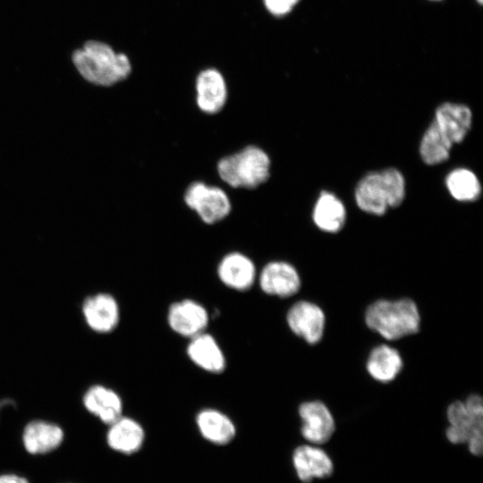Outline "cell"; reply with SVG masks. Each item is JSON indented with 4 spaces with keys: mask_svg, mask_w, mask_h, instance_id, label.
I'll return each instance as SVG.
<instances>
[{
    "mask_svg": "<svg viewBox=\"0 0 483 483\" xmlns=\"http://www.w3.org/2000/svg\"><path fill=\"white\" fill-rule=\"evenodd\" d=\"M446 437L453 444H467L475 436H483V403L478 394L465 402L455 401L447 408Z\"/></svg>",
    "mask_w": 483,
    "mask_h": 483,
    "instance_id": "8992f818",
    "label": "cell"
},
{
    "mask_svg": "<svg viewBox=\"0 0 483 483\" xmlns=\"http://www.w3.org/2000/svg\"><path fill=\"white\" fill-rule=\"evenodd\" d=\"M299 0H263L267 11L275 15L283 16L289 13Z\"/></svg>",
    "mask_w": 483,
    "mask_h": 483,
    "instance_id": "d4e9b609",
    "label": "cell"
},
{
    "mask_svg": "<svg viewBox=\"0 0 483 483\" xmlns=\"http://www.w3.org/2000/svg\"><path fill=\"white\" fill-rule=\"evenodd\" d=\"M66 483H68V482H66Z\"/></svg>",
    "mask_w": 483,
    "mask_h": 483,
    "instance_id": "83f0119b",
    "label": "cell"
},
{
    "mask_svg": "<svg viewBox=\"0 0 483 483\" xmlns=\"http://www.w3.org/2000/svg\"><path fill=\"white\" fill-rule=\"evenodd\" d=\"M257 279L262 292L270 296L288 298L296 294L301 288V277L297 269L283 260L267 263Z\"/></svg>",
    "mask_w": 483,
    "mask_h": 483,
    "instance_id": "30bf717a",
    "label": "cell"
},
{
    "mask_svg": "<svg viewBox=\"0 0 483 483\" xmlns=\"http://www.w3.org/2000/svg\"><path fill=\"white\" fill-rule=\"evenodd\" d=\"M405 197V180L400 171L387 168L366 174L355 190L358 207L369 214L381 216L388 208L398 207Z\"/></svg>",
    "mask_w": 483,
    "mask_h": 483,
    "instance_id": "277c9868",
    "label": "cell"
},
{
    "mask_svg": "<svg viewBox=\"0 0 483 483\" xmlns=\"http://www.w3.org/2000/svg\"><path fill=\"white\" fill-rule=\"evenodd\" d=\"M453 145L432 121L420 140L419 154L424 163L437 165L448 159Z\"/></svg>",
    "mask_w": 483,
    "mask_h": 483,
    "instance_id": "603a6c76",
    "label": "cell"
},
{
    "mask_svg": "<svg viewBox=\"0 0 483 483\" xmlns=\"http://www.w3.org/2000/svg\"><path fill=\"white\" fill-rule=\"evenodd\" d=\"M82 403L89 414L107 426L123 415L121 396L112 388L102 385L89 386L83 394Z\"/></svg>",
    "mask_w": 483,
    "mask_h": 483,
    "instance_id": "ac0fdd59",
    "label": "cell"
},
{
    "mask_svg": "<svg viewBox=\"0 0 483 483\" xmlns=\"http://www.w3.org/2000/svg\"><path fill=\"white\" fill-rule=\"evenodd\" d=\"M290 330L309 344L318 343L324 335L326 317L317 304L300 301L291 306L286 314Z\"/></svg>",
    "mask_w": 483,
    "mask_h": 483,
    "instance_id": "ba28073f",
    "label": "cell"
},
{
    "mask_svg": "<svg viewBox=\"0 0 483 483\" xmlns=\"http://www.w3.org/2000/svg\"><path fill=\"white\" fill-rule=\"evenodd\" d=\"M271 159L260 147L248 145L220 158L216 165L219 178L235 189H255L270 177Z\"/></svg>",
    "mask_w": 483,
    "mask_h": 483,
    "instance_id": "3957f363",
    "label": "cell"
},
{
    "mask_svg": "<svg viewBox=\"0 0 483 483\" xmlns=\"http://www.w3.org/2000/svg\"><path fill=\"white\" fill-rule=\"evenodd\" d=\"M196 104L206 114H216L225 107L228 90L225 77L215 68L201 71L195 83Z\"/></svg>",
    "mask_w": 483,
    "mask_h": 483,
    "instance_id": "5bb4252c",
    "label": "cell"
},
{
    "mask_svg": "<svg viewBox=\"0 0 483 483\" xmlns=\"http://www.w3.org/2000/svg\"><path fill=\"white\" fill-rule=\"evenodd\" d=\"M81 311L88 326L98 334L112 332L120 321L119 304L110 293L88 296L82 302Z\"/></svg>",
    "mask_w": 483,
    "mask_h": 483,
    "instance_id": "7c38bea8",
    "label": "cell"
},
{
    "mask_svg": "<svg viewBox=\"0 0 483 483\" xmlns=\"http://www.w3.org/2000/svg\"><path fill=\"white\" fill-rule=\"evenodd\" d=\"M209 318L207 309L191 299L174 301L167 311V324L171 330L189 339L206 332Z\"/></svg>",
    "mask_w": 483,
    "mask_h": 483,
    "instance_id": "52a82bcc",
    "label": "cell"
},
{
    "mask_svg": "<svg viewBox=\"0 0 483 483\" xmlns=\"http://www.w3.org/2000/svg\"><path fill=\"white\" fill-rule=\"evenodd\" d=\"M365 323L372 331L393 341L417 333L420 315L411 299L378 300L367 308Z\"/></svg>",
    "mask_w": 483,
    "mask_h": 483,
    "instance_id": "7a4b0ae2",
    "label": "cell"
},
{
    "mask_svg": "<svg viewBox=\"0 0 483 483\" xmlns=\"http://www.w3.org/2000/svg\"><path fill=\"white\" fill-rule=\"evenodd\" d=\"M448 191L459 201L476 200L481 193V185L476 174L466 168L453 170L445 179Z\"/></svg>",
    "mask_w": 483,
    "mask_h": 483,
    "instance_id": "cb8c5ba5",
    "label": "cell"
},
{
    "mask_svg": "<svg viewBox=\"0 0 483 483\" xmlns=\"http://www.w3.org/2000/svg\"><path fill=\"white\" fill-rule=\"evenodd\" d=\"M301 420V433L308 442L322 445L335 431V420L329 409L319 401L302 402L298 409Z\"/></svg>",
    "mask_w": 483,
    "mask_h": 483,
    "instance_id": "4fadbf2b",
    "label": "cell"
},
{
    "mask_svg": "<svg viewBox=\"0 0 483 483\" xmlns=\"http://www.w3.org/2000/svg\"><path fill=\"white\" fill-rule=\"evenodd\" d=\"M292 463L298 479L303 483H309L316 478H327L334 470L329 456L323 450L309 445H299L293 450Z\"/></svg>",
    "mask_w": 483,
    "mask_h": 483,
    "instance_id": "e0dca14e",
    "label": "cell"
},
{
    "mask_svg": "<svg viewBox=\"0 0 483 483\" xmlns=\"http://www.w3.org/2000/svg\"><path fill=\"white\" fill-rule=\"evenodd\" d=\"M105 440L111 451L120 455L131 456L143 448L146 431L140 421L123 415L108 425Z\"/></svg>",
    "mask_w": 483,
    "mask_h": 483,
    "instance_id": "8fae6325",
    "label": "cell"
},
{
    "mask_svg": "<svg viewBox=\"0 0 483 483\" xmlns=\"http://www.w3.org/2000/svg\"><path fill=\"white\" fill-rule=\"evenodd\" d=\"M0 483H30L23 475L14 472H4L0 474Z\"/></svg>",
    "mask_w": 483,
    "mask_h": 483,
    "instance_id": "484cf974",
    "label": "cell"
},
{
    "mask_svg": "<svg viewBox=\"0 0 483 483\" xmlns=\"http://www.w3.org/2000/svg\"><path fill=\"white\" fill-rule=\"evenodd\" d=\"M479 4H482V0H476Z\"/></svg>",
    "mask_w": 483,
    "mask_h": 483,
    "instance_id": "4316f807",
    "label": "cell"
},
{
    "mask_svg": "<svg viewBox=\"0 0 483 483\" xmlns=\"http://www.w3.org/2000/svg\"><path fill=\"white\" fill-rule=\"evenodd\" d=\"M403 366L399 352L387 345L375 347L369 353L366 369L372 378L381 383L394 380Z\"/></svg>",
    "mask_w": 483,
    "mask_h": 483,
    "instance_id": "7402d4cb",
    "label": "cell"
},
{
    "mask_svg": "<svg viewBox=\"0 0 483 483\" xmlns=\"http://www.w3.org/2000/svg\"><path fill=\"white\" fill-rule=\"evenodd\" d=\"M433 121L453 144L460 143L470 129L472 113L465 105L446 102L436 108Z\"/></svg>",
    "mask_w": 483,
    "mask_h": 483,
    "instance_id": "ffe728a7",
    "label": "cell"
},
{
    "mask_svg": "<svg viewBox=\"0 0 483 483\" xmlns=\"http://www.w3.org/2000/svg\"><path fill=\"white\" fill-rule=\"evenodd\" d=\"M183 200L204 224L209 225L224 220L232 210L231 199L223 188L201 181L193 182L186 188Z\"/></svg>",
    "mask_w": 483,
    "mask_h": 483,
    "instance_id": "5b68a950",
    "label": "cell"
},
{
    "mask_svg": "<svg viewBox=\"0 0 483 483\" xmlns=\"http://www.w3.org/2000/svg\"><path fill=\"white\" fill-rule=\"evenodd\" d=\"M195 425L199 436L208 444L225 446L237 435L234 421L225 412L215 408H204L195 416Z\"/></svg>",
    "mask_w": 483,
    "mask_h": 483,
    "instance_id": "2e32d148",
    "label": "cell"
},
{
    "mask_svg": "<svg viewBox=\"0 0 483 483\" xmlns=\"http://www.w3.org/2000/svg\"><path fill=\"white\" fill-rule=\"evenodd\" d=\"M72 62L86 80L98 86L116 84L131 72L126 55L115 53L110 46L99 41L89 40L75 50Z\"/></svg>",
    "mask_w": 483,
    "mask_h": 483,
    "instance_id": "6da1fadb",
    "label": "cell"
},
{
    "mask_svg": "<svg viewBox=\"0 0 483 483\" xmlns=\"http://www.w3.org/2000/svg\"><path fill=\"white\" fill-rule=\"evenodd\" d=\"M312 218L320 230L337 233L345 223L346 210L343 202L334 193L322 191L315 203Z\"/></svg>",
    "mask_w": 483,
    "mask_h": 483,
    "instance_id": "44dd1931",
    "label": "cell"
},
{
    "mask_svg": "<svg viewBox=\"0 0 483 483\" xmlns=\"http://www.w3.org/2000/svg\"><path fill=\"white\" fill-rule=\"evenodd\" d=\"M65 438L63 428L52 421L33 419L21 432V445L31 456H44L58 450Z\"/></svg>",
    "mask_w": 483,
    "mask_h": 483,
    "instance_id": "9c48e42d",
    "label": "cell"
},
{
    "mask_svg": "<svg viewBox=\"0 0 483 483\" xmlns=\"http://www.w3.org/2000/svg\"><path fill=\"white\" fill-rule=\"evenodd\" d=\"M216 274L226 287L238 292H245L257 280V268L253 260L240 251H231L219 261Z\"/></svg>",
    "mask_w": 483,
    "mask_h": 483,
    "instance_id": "9a60e30c",
    "label": "cell"
},
{
    "mask_svg": "<svg viewBox=\"0 0 483 483\" xmlns=\"http://www.w3.org/2000/svg\"><path fill=\"white\" fill-rule=\"evenodd\" d=\"M189 340L186 353L193 364L212 374L225 371V355L212 335L203 332Z\"/></svg>",
    "mask_w": 483,
    "mask_h": 483,
    "instance_id": "d6986e66",
    "label": "cell"
}]
</instances>
